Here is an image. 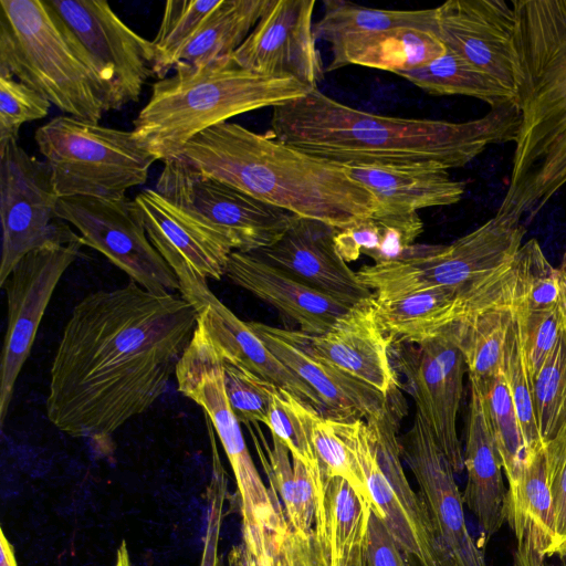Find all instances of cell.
I'll list each match as a JSON object with an SVG mask.
<instances>
[{
    "mask_svg": "<svg viewBox=\"0 0 566 566\" xmlns=\"http://www.w3.org/2000/svg\"><path fill=\"white\" fill-rule=\"evenodd\" d=\"M198 319L181 295L134 281L83 297L51 364L50 422L72 437L106 441L163 396Z\"/></svg>",
    "mask_w": 566,
    "mask_h": 566,
    "instance_id": "obj_1",
    "label": "cell"
},
{
    "mask_svg": "<svg viewBox=\"0 0 566 566\" xmlns=\"http://www.w3.org/2000/svg\"><path fill=\"white\" fill-rule=\"evenodd\" d=\"M515 101L467 122L385 116L343 104L317 87L273 107L271 136L340 166L471 163L492 144L515 142Z\"/></svg>",
    "mask_w": 566,
    "mask_h": 566,
    "instance_id": "obj_2",
    "label": "cell"
},
{
    "mask_svg": "<svg viewBox=\"0 0 566 566\" xmlns=\"http://www.w3.org/2000/svg\"><path fill=\"white\" fill-rule=\"evenodd\" d=\"M520 127L497 214L521 219L566 185V0H513Z\"/></svg>",
    "mask_w": 566,
    "mask_h": 566,
    "instance_id": "obj_3",
    "label": "cell"
},
{
    "mask_svg": "<svg viewBox=\"0 0 566 566\" xmlns=\"http://www.w3.org/2000/svg\"><path fill=\"white\" fill-rule=\"evenodd\" d=\"M176 157L261 201L337 229L379 210L375 197L349 177L344 166L237 123L224 122L202 130Z\"/></svg>",
    "mask_w": 566,
    "mask_h": 566,
    "instance_id": "obj_4",
    "label": "cell"
},
{
    "mask_svg": "<svg viewBox=\"0 0 566 566\" xmlns=\"http://www.w3.org/2000/svg\"><path fill=\"white\" fill-rule=\"evenodd\" d=\"M308 91L293 78L244 70L231 56L199 66H178L172 75L153 84L148 102L134 119L133 133L164 163L207 128L251 111L273 108Z\"/></svg>",
    "mask_w": 566,
    "mask_h": 566,
    "instance_id": "obj_5",
    "label": "cell"
},
{
    "mask_svg": "<svg viewBox=\"0 0 566 566\" xmlns=\"http://www.w3.org/2000/svg\"><path fill=\"white\" fill-rule=\"evenodd\" d=\"M0 77H18L69 116L116 109L111 86L50 1H0Z\"/></svg>",
    "mask_w": 566,
    "mask_h": 566,
    "instance_id": "obj_6",
    "label": "cell"
},
{
    "mask_svg": "<svg viewBox=\"0 0 566 566\" xmlns=\"http://www.w3.org/2000/svg\"><path fill=\"white\" fill-rule=\"evenodd\" d=\"M520 220L496 213L450 244H413L401 259L364 265L357 276L377 300L447 287L463 295L471 314L503 307V280L525 234Z\"/></svg>",
    "mask_w": 566,
    "mask_h": 566,
    "instance_id": "obj_7",
    "label": "cell"
},
{
    "mask_svg": "<svg viewBox=\"0 0 566 566\" xmlns=\"http://www.w3.org/2000/svg\"><path fill=\"white\" fill-rule=\"evenodd\" d=\"M398 388L370 418L333 420L332 424L354 454L374 504L409 566H455L443 548L426 502L410 485L401 463L397 437L405 413Z\"/></svg>",
    "mask_w": 566,
    "mask_h": 566,
    "instance_id": "obj_8",
    "label": "cell"
},
{
    "mask_svg": "<svg viewBox=\"0 0 566 566\" xmlns=\"http://www.w3.org/2000/svg\"><path fill=\"white\" fill-rule=\"evenodd\" d=\"M59 198L120 200L144 185L156 157L122 130L69 115L53 117L34 134Z\"/></svg>",
    "mask_w": 566,
    "mask_h": 566,
    "instance_id": "obj_9",
    "label": "cell"
},
{
    "mask_svg": "<svg viewBox=\"0 0 566 566\" xmlns=\"http://www.w3.org/2000/svg\"><path fill=\"white\" fill-rule=\"evenodd\" d=\"M175 375L178 390L202 408L221 441L237 481L242 525L287 526L279 494L262 482L230 407L222 359L199 324Z\"/></svg>",
    "mask_w": 566,
    "mask_h": 566,
    "instance_id": "obj_10",
    "label": "cell"
},
{
    "mask_svg": "<svg viewBox=\"0 0 566 566\" xmlns=\"http://www.w3.org/2000/svg\"><path fill=\"white\" fill-rule=\"evenodd\" d=\"M155 190L231 251L277 242L295 214L202 175L179 158L164 161Z\"/></svg>",
    "mask_w": 566,
    "mask_h": 566,
    "instance_id": "obj_11",
    "label": "cell"
},
{
    "mask_svg": "<svg viewBox=\"0 0 566 566\" xmlns=\"http://www.w3.org/2000/svg\"><path fill=\"white\" fill-rule=\"evenodd\" d=\"M59 199L45 161L29 155L18 140L0 147L1 286L31 251L81 238L57 217Z\"/></svg>",
    "mask_w": 566,
    "mask_h": 566,
    "instance_id": "obj_12",
    "label": "cell"
},
{
    "mask_svg": "<svg viewBox=\"0 0 566 566\" xmlns=\"http://www.w3.org/2000/svg\"><path fill=\"white\" fill-rule=\"evenodd\" d=\"M56 214L78 231L84 245L102 253L130 281L153 292H180L176 274L148 239L134 200L60 198Z\"/></svg>",
    "mask_w": 566,
    "mask_h": 566,
    "instance_id": "obj_13",
    "label": "cell"
},
{
    "mask_svg": "<svg viewBox=\"0 0 566 566\" xmlns=\"http://www.w3.org/2000/svg\"><path fill=\"white\" fill-rule=\"evenodd\" d=\"M83 245L80 238L31 251L19 261L2 286L7 294L8 321L0 370L1 424L53 292Z\"/></svg>",
    "mask_w": 566,
    "mask_h": 566,
    "instance_id": "obj_14",
    "label": "cell"
},
{
    "mask_svg": "<svg viewBox=\"0 0 566 566\" xmlns=\"http://www.w3.org/2000/svg\"><path fill=\"white\" fill-rule=\"evenodd\" d=\"M453 325V324H452ZM452 325L420 345H392L403 388L446 454L454 473L464 469L463 451L457 432V417L468 371Z\"/></svg>",
    "mask_w": 566,
    "mask_h": 566,
    "instance_id": "obj_15",
    "label": "cell"
},
{
    "mask_svg": "<svg viewBox=\"0 0 566 566\" xmlns=\"http://www.w3.org/2000/svg\"><path fill=\"white\" fill-rule=\"evenodd\" d=\"M85 46L112 88L116 109L135 103L155 76L151 41L130 29L103 0H49Z\"/></svg>",
    "mask_w": 566,
    "mask_h": 566,
    "instance_id": "obj_16",
    "label": "cell"
},
{
    "mask_svg": "<svg viewBox=\"0 0 566 566\" xmlns=\"http://www.w3.org/2000/svg\"><path fill=\"white\" fill-rule=\"evenodd\" d=\"M134 203L148 239L176 274L180 295L201 310L213 294L208 279L226 275L232 251L155 189L140 191Z\"/></svg>",
    "mask_w": 566,
    "mask_h": 566,
    "instance_id": "obj_17",
    "label": "cell"
},
{
    "mask_svg": "<svg viewBox=\"0 0 566 566\" xmlns=\"http://www.w3.org/2000/svg\"><path fill=\"white\" fill-rule=\"evenodd\" d=\"M314 7L315 0H272L232 54L234 63L259 75L289 77L316 88L325 69L314 34Z\"/></svg>",
    "mask_w": 566,
    "mask_h": 566,
    "instance_id": "obj_18",
    "label": "cell"
},
{
    "mask_svg": "<svg viewBox=\"0 0 566 566\" xmlns=\"http://www.w3.org/2000/svg\"><path fill=\"white\" fill-rule=\"evenodd\" d=\"M399 442L401 458L413 473L439 539L455 566H488L469 533L453 469L418 412Z\"/></svg>",
    "mask_w": 566,
    "mask_h": 566,
    "instance_id": "obj_19",
    "label": "cell"
},
{
    "mask_svg": "<svg viewBox=\"0 0 566 566\" xmlns=\"http://www.w3.org/2000/svg\"><path fill=\"white\" fill-rule=\"evenodd\" d=\"M436 24L446 48L515 95L512 1L449 0L436 8Z\"/></svg>",
    "mask_w": 566,
    "mask_h": 566,
    "instance_id": "obj_20",
    "label": "cell"
},
{
    "mask_svg": "<svg viewBox=\"0 0 566 566\" xmlns=\"http://www.w3.org/2000/svg\"><path fill=\"white\" fill-rule=\"evenodd\" d=\"M248 325L281 363L316 392L326 418L366 420L385 407L387 396L321 356L312 348L305 333L259 322H248Z\"/></svg>",
    "mask_w": 566,
    "mask_h": 566,
    "instance_id": "obj_21",
    "label": "cell"
},
{
    "mask_svg": "<svg viewBox=\"0 0 566 566\" xmlns=\"http://www.w3.org/2000/svg\"><path fill=\"white\" fill-rule=\"evenodd\" d=\"M337 230L325 222L294 216L277 242L255 252L306 285L353 307L373 297L374 292L337 252Z\"/></svg>",
    "mask_w": 566,
    "mask_h": 566,
    "instance_id": "obj_22",
    "label": "cell"
},
{
    "mask_svg": "<svg viewBox=\"0 0 566 566\" xmlns=\"http://www.w3.org/2000/svg\"><path fill=\"white\" fill-rule=\"evenodd\" d=\"M226 276L294 321L298 331L310 335L325 334L352 308L306 285L255 251H232Z\"/></svg>",
    "mask_w": 566,
    "mask_h": 566,
    "instance_id": "obj_23",
    "label": "cell"
},
{
    "mask_svg": "<svg viewBox=\"0 0 566 566\" xmlns=\"http://www.w3.org/2000/svg\"><path fill=\"white\" fill-rule=\"evenodd\" d=\"M305 336L321 356L385 396L399 387L389 343L375 316L373 297L353 306L325 334L305 333Z\"/></svg>",
    "mask_w": 566,
    "mask_h": 566,
    "instance_id": "obj_24",
    "label": "cell"
},
{
    "mask_svg": "<svg viewBox=\"0 0 566 566\" xmlns=\"http://www.w3.org/2000/svg\"><path fill=\"white\" fill-rule=\"evenodd\" d=\"M346 172L377 200L375 216L418 212L459 202L465 184L434 163L344 166Z\"/></svg>",
    "mask_w": 566,
    "mask_h": 566,
    "instance_id": "obj_25",
    "label": "cell"
},
{
    "mask_svg": "<svg viewBox=\"0 0 566 566\" xmlns=\"http://www.w3.org/2000/svg\"><path fill=\"white\" fill-rule=\"evenodd\" d=\"M198 312V324L223 361L276 385L326 418L316 392L270 352L248 322L240 319L214 294Z\"/></svg>",
    "mask_w": 566,
    "mask_h": 566,
    "instance_id": "obj_26",
    "label": "cell"
},
{
    "mask_svg": "<svg viewBox=\"0 0 566 566\" xmlns=\"http://www.w3.org/2000/svg\"><path fill=\"white\" fill-rule=\"evenodd\" d=\"M470 403L467 421L463 464L467 485L463 503L475 515L483 544L501 528L505 520V500L502 461L488 423L482 394L470 379Z\"/></svg>",
    "mask_w": 566,
    "mask_h": 566,
    "instance_id": "obj_27",
    "label": "cell"
},
{
    "mask_svg": "<svg viewBox=\"0 0 566 566\" xmlns=\"http://www.w3.org/2000/svg\"><path fill=\"white\" fill-rule=\"evenodd\" d=\"M329 45L332 59L325 72L360 65L396 74L428 64L447 50L436 32L412 27L349 35Z\"/></svg>",
    "mask_w": 566,
    "mask_h": 566,
    "instance_id": "obj_28",
    "label": "cell"
},
{
    "mask_svg": "<svg viewBox=\"0 0 566 566\" xmlns=\"http://www.w3.org/2000/svg\"><path fill=\"white\" fill-rule=\"evenodd\" d=\"M373 305L389 346L423 344L471 315L463 295L447 287L427 289L387 300L373 296Z\"/></svg>",
    "mask_w": 566,
    "mask_h": 566,
    "instance_id": "obj_29",
    "label": "cell"
},
{
    "mask_svg": "<svg viewBox=\"0 0 566 566\" xmlns=\"http://www.w3.org/2000/svg\"><path fill=\"white\" fill-rule=\"evenodd\" d=\"M505 520L517 542L513 566H544L556 544L544 444L528 455L517 495L505 502Z\"/></svg>",
    "mask_w": 566,
    "mask_h": 566,
    "instance_id": "obj_30",
    "label": "cell"
},
{
    "mask_svg": "<svg viewBox=\"0 0 566 566\" xmlns=\"http://www.w3.org/2000/svg\"><path fill=\"white\" fill-rule=\"evenodd\" d=\"M262 467L279 496L291 531L307 536L313 533L319 483L308 468L297 458L290 460L287 447L272 434L269 447L258 423L247 426Z\"/></svg>",
    "mask_w": 566,
    "mask_h": 566,
    "instance_id": "obj_31",
    "label": "cell"
},
{
    "mask_svg": "<svg viewBox=\"0 0 566 566\" xmlns=\"http://www.w3.org/2000/svg\"><path fill=\"white\" fill-rule=\"evenodd\" d=\"M272 0H221L179 53L178 66H199L232 56Z\"/></svg>",
    "mask_w": 566,
    "mask_h": 566,
    "instance_id": "obj_32",
    "label": "cell"
},
{
    "mask_svg": "<svg viewBox=\"0 0 566 566\" xmlns=\"http://www.w3.org/2000/svg\"><path fill=\"white\" fill-rule=\"evenodd\" d=\"M502 306L514 314L566 310V292L559 270L548 262L535 239L522 244L504 277Z\"/></svg>",
    "mask_w": 566,
    "mask_h": 566,
    "instance_id": "obj_33",
    "label": "cell"
},
{
    "mask_svg": "<svg viewBox=\"0 0 566 566\" xmlns=\"http://www.w3.org/2000/svg\"><path fill=\"white\" fill-rule=\"evenodd\" d=\"M373 504L347 480L334 476L317 491L314 535L338 554L366 538Z\"/></svg>",
    "mask_w": 566,
    "mask_h": 566,
    "instance_id": "obj_34",
    "label": "cell"
},
{
    "mask_svg": "<svg viewBox=\"0 0 566 566\" xmlns=\"http://www.w3.org/2000/svg\"><path fill=\"white\" fill-rule=\"evenodd\" d=\"M396 74L429 94L470 96L488 103L491 108L515 99L513 92L448 48L432 62Z\"/></svg>",
    "mask_w": 566,
    "mask_h": 566,
    "instance_id": "obj_35",
    "label": "cell"
},
{
    "mask_svg": "<svg viewBox=\"0 0 566 566\" xmlns=\"http://www.w3.org/2000/svg\"><path fill=\"white\" fill-rule=\"evenodd\" d=\"M514 315L507 307L473 313L452 325L469 377L483 380L502 375V365Z\"/></svg>",
    "mask_w": 566,
    "mask_h": 566,
    "instance_id": "obj_36",
    "label": "cell"
},
{
    "mask_svg": "<svg viewBox=\"0 0 566 566\" xmlns=\"http://www.w3.org/2000/svg\"><path fill=\"white\" fill-rule=\"evenodd\" d=\"M475 381L479 387L488 423L509 483L505 502L516 497L528 452L506 382L501 376Z\"/></svg>",
    "mask_w": 566,
    "mask_h": 566,
    "instance_id": "obj_37",
    "label": "cell"
},
{
    "mask_svg": "<svg viewBox=\"0 0 566 566\" xmlns=\"http://www.w3.org/2000/svg\"><path fill=\"white\" fill-rule=\"evenodd\" d=\"M323 15L314 24L316 40H335L370 31L412 27L436 32V8L395 10L369 8L344 0L323 2Z\"/></svg>",
    "mask_w": 566,
    "mask_h": 566,
    "instance_id": "obj_38",
    "label": "cell"
},
{
    "mask_svg": "<svg viewBox=\"0 0 566 566\" xmlns=\"http://www.w3.org/2000/svg\"><path fill=\"white\" fill-rule=\"evenodd\" d=\"M221 0H169L165 3L158 32L151 41L155 52L154 74L158 80L175 70L179 53L192 39Z\"/></svg>",
    "mask_w": 566,
    "mask_h": 566,
    "instance_id": "obj_39",
    "label": "cell"
},
{
    "mask_svg": "<svg viewBox=\"0 0 566 566\" xmlns=\"http://www.w3.org/2000/svg\"><path fill=\"white\" fill-rule=\"evenodd\" d=\"M295 407L318 461L322 482L334 476L343 478L373 504L361 470L354 454L335 431L331 419L297 399Z\"/></svg>",
    "mask_w": 566,
    "mask_h": 566,
    "instance_id": "obj_40",
    "label": "cell"
},
{
    "mask_svg": "<svg viewBox=\"0 0 566 566\" xmlns=\"http://www.w3.org/2000/svg\"><path fill=\"white\" fill-rule=\"evenodd\" d=\"M535 415L543 444L566 424V327L532 379Z\"/></svg>",
    "mask_w": 566,
    "mask_h": 566,
    "instance_id": "obj_41",
    "label": "cell"
},
{
    "mask_svg": "<svg viewBox=\"0 0 566 566\" xmlns=\"http://www.w3.org/2000/svg\"><path fill=\"white\" fill-rule=\"evenodd\" d=\"M502 377L512 398L530 455L543 447V442L535 415L532 382L524 364L515 318L506 340Z\"/></svg>",
    "mask_w": 566,
    "mask_h": 566,
    "instance_id": "obj_42",
    "label": "cell"
},
{
    "mask_svg": "<svg viewBox=\"0 0 566 566\" xmlns=\"http://www.w3.org/2000/svg\"><path fill=\"white\" fill-rule=\"evenodd\" d=\"M513 315L524 364L532 382L566 327V310L530 311Z\"/></svg>",
    "mask_w": 566,
    "mask_h": 566,
    "instance_id": "obj_43",
    "label": "cell"
},
{
    "mask_svg": "<svg viewBox=\"0 0 566 566\" xmlns=\"http://www.w3.org/2000/svg\"><path fill=\"white\" fill-rule=\"evenodd\" d=\"M223 378L230 407L240 423L266 426L276 385L253 373L223 361Z\"/></svg>",
    "mask_w": 566,
    "mask_h": 566,
    "instance_id": "obj_44",
    "label": "cell"
},
{
    "mask_svg": "<svg viewBox=\"0 0 566 566\" xmlns=\"http://www.w3.org/2000/svg\"><path fill=\"white\" fill-rule=\"evenodd\" d=\"M296 398L286 390L275 387L266 427L289 449L291 458L304 462L322 484L321 470L305 426L295 407Z\"/></svg>",
    "mask_w": 566,
    "mask_h": 566,
    "instance_id": "obj_45",
    "label": "cell"
},
{
    "mask_svg": "<svg viewBox=\"0 0 566 566\" xmlns=\"http://www.w3.org/2000/svg\"><path fill=\"white\" fill-rule=\"evenodd\" d=\"M51 105L25 84L12 77H0V147L18 140L21 126L44 118Z\"/></svg>",
    "mask_w": 566,
    "mask_h": 566,
    "instance_id": "obj_46",
    "label": "cell"
},
{
    "mask_svg": "<svg viewBox=\"0 0 566 566\" xmlns=\"http://www.w3.org/2000/svg\"><path fill=\"white\" fill-rule=\"evenodd\" d=\"M212 450V474L207 489L208 514L207 531L200 566H218V543L222 523V511L227 495L228 475L220 461L212 423L207 419Z\"/></svg>",
    "mask_w": 566,
    "mask_h": 566,
    "instance_id": "obj_47",
    "label": "cell"
},
{
    "mask_svg": "<svg viewBox=\"0 0 566 566\" xmlns=\"http://www.w3.org/2000/svg\"><path fill=\"white\" fill-rule=\"evenodd\" d=\"M379 227L378 249L369 256L374 264L388 263L401 259L416 244L423 231V221L418 212L375 216Z\"/></svg>",
    "mask_w": 566,
    "mask_h": 566,
    "instance_id": "obj_48",
    "label": "cell"
},
{
    "mask_svg": "<svg viewBox=\"0 0 566 566\" xmlns=\"http://www.w3.org/2000/svg\"><path fill=\"white\" fill-rule=\"evenodd\" d=\"M544 453L554 509L556 551L566 541V424L553 439L544 443Z\"/></svg>",
    "mask_w": 566,
    "mask_h": 566,
    "instance_id": "obj_49",
    "label": "cell"
},
{
    "mask_svg": "<svg viewBox=\"0 0 566 566\" xmlns=\"http://www.w3.org/2000/svg\"><path fill=\"white\" fill-rule=\"evenodd\" d=\"M290 531V526L242 525L249 566H290L286 548Z\"/></svg>",
    "mask_w": 566,
    "mask_h": 566,
    "instance_id": "obj_50",
    "label": "cell"
},
{
    "mask_svg": "<svg viewBox=\"0 0 566 566\" xmlns=\"http://www.w3.org/2000/svg\"><path fill=\"white\" fill-rule=\"evenodd\" d=\"M335 247L345 262L356 261L361 254L370 256L379 247V227L375 216L338 229Z\"/></svg>",
    "mask_w": 566,
    "mask_h": 566,
    "instance_id": "obj_51",
    "label": "cell"
},
{
    "mask_svg": "<svg viewBox=\"0 0 566 566\" xmlns=\"http://www.w3.org/2000/svg\"><path fill=\"white\" fill-rule=\"evenodd\" d=\"M366 566H409L382 521L371 511L365 538Z\"/></svg>",
    "mask_w": 566,
    "mask_h": 566,
    "instance_id": "obj_52",
    "label": "cell"
},
{
    "mask_svg": "<svg viewBox=\"0 0 566 566\" xmlns=\"http://www.w3.org/2000/svg\"><path fill=\"white\" fill-rule=\"evenodd\" d=\"M307 539L312 566H366L365 541L356 543L342 553L333 554L314 535V531Z\"/></svg>",
    "mask_w": 566,
    "mask_h": 566,
    "instance_id": "obj_53",
    "label": "cell"
},
{
    "mask_svg": "<svg viewBox=\"0 0 566 566\" xmlns=\"http://www.w3.org/2000/svg\"><path fill=\"white\" fill-rule=\"evenodd\" d=\"M307 537L290 531L286 546L290 566H312Z\"/></svg>",
    "mask_w": 566,
    "mask_h": 566,
    "instance_id": "obj_54",
    "label": "cell"
},
{
    "mask_svg": "<svg viewBox=\"0 0 566 566\" xmlns=\"http://www.w3.org/2000/svg\"><path fill=\"white\" fill-rule=\"evenodd\" d=\"M0 566H18L13 548L1 531V564Z\"/></svg>",
    "mask_w": 566,
    "mask_h": 566,
    "instance_id": "obj_55",
    "label": "cell"
},
{
    "mask_svg": "<svg viewBox=\"0 0 566 566\" xmlns=\"http://www.w3.org/2000/svg\"><path fill=\"white\" fill-rule=\"evenodd\" d=\"M227 566H249L248 555L243 544L232 547L228 555Z\"/></svg>",
    "mask_w": 566,
    "mask_h": 566,
    "instance_id": "obj_56",
    "label": "cell"
},
{
    "mask_svg": "<svg viewBox=\"0 0 566 566\" xmlns=\"http://www.w3.org/2000/svg\"><path fill=\"white\" fill-rule=\"evenodd\" d=\"M115 566H134L129 558L128 549L126 546V542L123 541L118 551H117V559Z\"/></svg>",
    "mask_w": 566,
    "mask_h": 566,
    "instance_id": "obj_57",
    "label": "cell"
},
{
    "mask_svg": "<svg viewBox=\"0 0 566 566\" xmlns=\"http://www.w3.org/2000/svg\"><path fill=\"white\" fill-rule=\"evenodd\" d=\"M555 554L559 557L560 566H566V541L556 548Z\"/></svg>",
    "mask_w": 566,
    "mask_h": 566,
    "instance_id": "obj_58",
    "label": "cell"
},
{
    "mask_svg": "<svg viewBox=\"0 0 566 566\" xmlns=\"http://www.w3.org/2000/svg\"><path fill=\"white\" fill-rule=\"evenodd\" d=\"M558 270H559V273L562 275L564 289H565V292H566V249H565V252H564V255H563V259H562V262H560V265H559Z\"/></svg>",
    "mask_w": 566,
    "mask_h": 566,
    "instance_id": "obj_59",
    "label": "cell"
},
{
    "mask_svg": "<svg viewBox=\"0 0 566 566\" xmlns=\"http://www.w3.org/2000/svg\"><path fill=\"white\" fill-rule=\"evenodd\" d=\"M545 566V565H544Z\"/></svg>",
    "mask_w": 566,
    "mask_h": 566,
    "instance_id": "obj_60",
    "label": "cell"
}]
</instances>
